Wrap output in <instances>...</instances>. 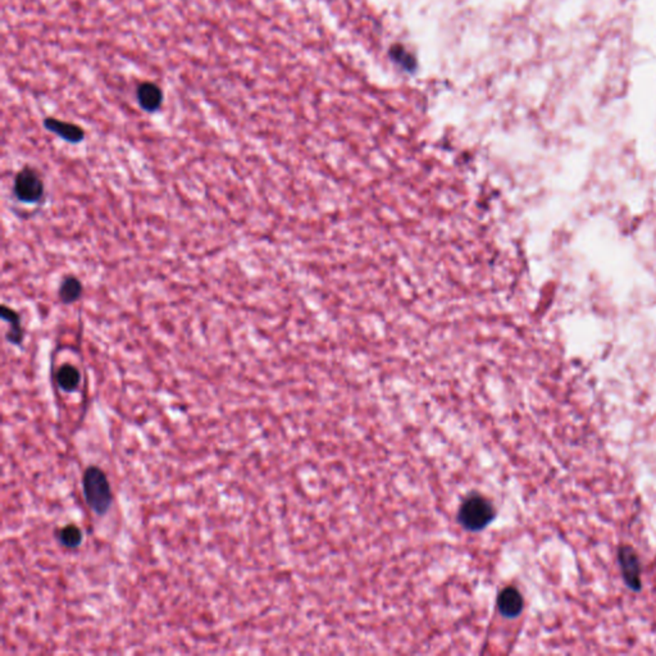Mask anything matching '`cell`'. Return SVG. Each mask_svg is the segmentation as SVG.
Returning <instances> with one entry per match:
<instances>
[{"label":"cell","instance_id":"6da1fadb","mask_svg":"<svg viewBox=\"0 0 656 656\" xmlns=\"http://www.w3.org/2000/svg\"><path fill=\"white\" fill-rule=\"evenodd\" d=\"M83 486L90 508L99 516L107 513L112 504V492L105 473L98 467H90L83 474Z\"/></svg>","mask_w":656,"mask_h":656},{"label":"cell","instance_id":"7a4b0ae2","mask_svg":"<svg viewBox=\"0 0 656 656\" xmlns=\"http://www.w3.org/2000/svg\"><path fill=\"white\" fill-rule=\"evenodd\" d=\"M496 516L495 508L486 497L471 495L467 497L459 509V523L471 532L486 529Z\"/></svg>","mask_w":656,"mask_h":656},{"label":"cell","instance_id":"3957f363","mask_svg":"<svg viewBox=\"0 0 656 656\" xmlns=\"http://www.w3.org/2000/svg\"><path fill=\"white\" fill-rule=\"evenodd\" d=\"M44 181L32 167H24L14 177L13 194L19 203L38 204L44 198Z\"/></svg>","mask_w":656,"mask_h":656},{"label":"cell","instance_id":"277c9868","mask_svg":"<svg viewBox=\"0 0 656 656\" xmlns=\"http://www.w3.org/2000/svg\"><path fill=\"white\" fill-rule=\"evenodd\" d=\"M43 125H44L45 130H48L51 134L57 135L58 137H61L66 142L80 144L85 140V131L76 123L61 121L54 117H48L45 118Z\"/></svg>","mask_w":656,"mask_h":656},{"label":"cell","instance_id":"5b68a950","mask_svg":"<svg viewBox=\"0 0 656 656\" xmlns=\"http://www.w3.org/2000/svg\"><path fill=\"white\" fill-rule=\"evenodd\" d=\"M163 91L160 86L152 81H144L137 86L136 99L140 108L147 113H155L163 104Z\"/></svg>","mask_w":656,"mask_h":656},{"label":"cell","instance_id":"8992f818","mask_svg":"<svg viewBox=\"0 0 656 656\" xmlns=\"http://www.w3.org/2000/svg\"><path fill=\"white\" fill-rule=\"evenodd\" d=\"M497 609L505 618H516L523 610V598L516 587H506L497 598Z\"/></svg>","mask_w":656,"mask_h":656},{"label":"cell","instance_id":"52a82bcc","mask_svg":"<svg viewBox=\"0 0 656 656\" xmlns=\"http://www.w3.org/2000/svg\"><path fill=\"white\" fill-rule=\"evenodd\" d=\"M620 567L625 574V580L628 586L633 590H638L641 580H640V564H638L637 555L631 548H623L619 554Z\"/></svg>","mask_w":656,"mask_h":656},{"label":"cell","instance_id":"ba28073f","mask_svg":"<svg viewBox=\"0 0 656 656\" xmlns=\"http://www.w3.org/2000/svg\"><path fill=\"white\" fill-rule=\"evenodd\" d=\"M0 316H1L3 321H6V322H8V325L11 326V330L6 332V341L9 344L21 346V345L24 344V340H25V328L22 326L21 316L14 309L4 306V304L1 306V309H0Z\"/></svg>","mask_w":656,"mask_h":656},{"label":"cell","instance_id":"9c48e42d","mask_svg":"<svg viewBox=\"0 0 656 656\" xmlns=\"http://www.w3.org/2000/svg\"><path fill=\"white\" fill-rule=\"evenodd\" d=\"M83 291V282L78 280L76 276L70 274L61 281L58 287V296L64 306H70L81 299Z\"/></svg>","mask_w":656,"mask_h":656},{"label":"cell","instance_id":"30bf717a","mask_svg":"<svg viewBox=\"0 0 656 656\" xmlns=\"http://www.w3.org/2000/svg\"><path fill=\"white\" fill-rule=\"evenodd\" d=\"M57 383L66 392H72L77 390L81 382V375L76 367L71 364H64L57 372Z\"/></svg>","mask_w":656,"mask_h":656},{"label":"cell","instance_id":"8fae6325","mask_svg":"<svg viewBox=\"0 0 656 656\" xmlns=\"http://www.w3.org/2000/svg\"><path fill=\"white\" fill-rule=\"evenodd\" d=\"M59 541L66 548H77L83 542V532L75 524H68L59 532Z\"/></svg>","mask_w":656,"mask_h":656}]
</instances>
